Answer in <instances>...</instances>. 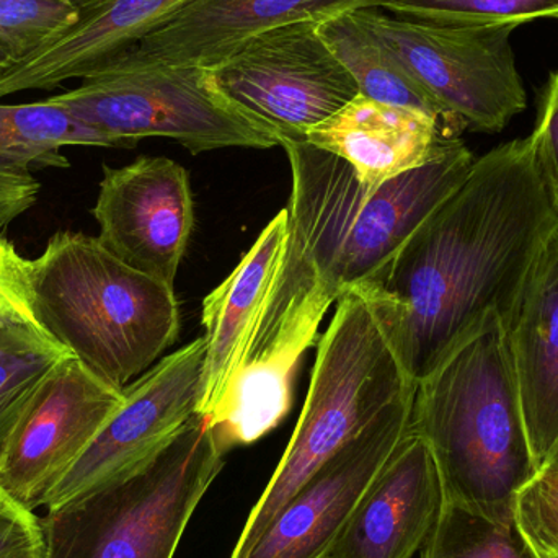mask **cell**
<instances>
[{"label":"cell","mask_w":558,"mask_h":558,"mask_svg":"<svg viewBox=\"0 0 558 558\" xmlns=\"http://www.w3.org/2000/svg\"><path fill=\"white\" fill-rule=\"evenodd\" d=\"M279 146L292 175L284 257L241 367L206 418L226 456L254 445L286 418L299 361L317 343L330 305L373 275L475 163L459 140L432 162L369 192L340 157L307 141L282 140Z\"/></svg>","instance_id":"1"},{"label":"cell","mask_w":558,"mask_h":558,"mask_svg":"<svg viewBox=\"0 0 558 558\" xmlns=\"http://www.w3.org/2000/svg\"><path fill=\"white\" fill-rule=\"evenodd\" d=\"M558 202L533 137L475 159L468 179L353 289L418 386L488 322H507Z\"/></svg>","instance_id":"2"},{"label":"cell","mask_w":558,"mask_h":558,"mask_svg":"<svg viewBox=\"0 0 558 558\" xmlns=\"http://www.w3.org/2000/svg\"><path fill=\"white\" fill-rule=\"evenodd\" d=\"M412 432L428 446L442 501L513 526L537 474L504 322L494 318L416 386Z\"/></svg>","instance_id":"3"},{"label":"cell","mask_w":558,"mask_h":558,"mask_svg":"<svg viewBox=\"0 0 558 558\" xmlns=\"http://www.w3.org/2000/svg\"><path fill=\"white\" fill-rule=\"evenodd\" d=\"M36 324L98 379L123 390L180 331L175 289L82 232H58L32 260Z\"/></svg>","instance_id":"4"},{"label":"cell","mask_w":558,"mask_h":558,"mask_svg":"<svg viewBox=\"0 0 558 558\" xmlns=\"http://www.w3.org/2000/svg\"><path fill=\"white\" fill-rule=\"evenodd\" d=\"M366 302L347 292L318 340L311 386L288 448L229 558H245L295 492L400 397L415 390Z\"/></svg>","instance_id":"5"},{"label":"cell","mask_w":558,"mask_h":558,"mask_svg":"<svg viewBox=\"0 0 558 558\" xmlns=\"http://www.w3.org/2000/svg\"><path fill=\"white\" fill-rule=\"evenodd\" d=\"M226 465L195 413L126 477L41 518L45 558H173L196 508Z\"/></svg>","instance_id":"6"},{"label":"cell","mask_w":558,"mask_h":558,"mask_svg":"<svg viewBox=\"0 0 558 558\" xmlns=\"http://www.w3.org/2000/svg\"><path fill=\"white\" fill-rule=\"evenodd\" d=\"M48 100L97 131L108 147L130 149L147 137L175 141L192 154L279 146L277 134L235 107L215 71L202 65H105Z\"/></svg>","instance_id":"7"},{"label":"cell","mask_w":558,"mask_h":558,"mask_svg":"<svg viewBox=\"0 0 558 558\" xmlns=\"http://www.w3.org/2000/svg\"><path fill=\"white\" fill-rule=\"evenodd\" d=\"M459 131L500 133L527 107L510 25H442L357 9Z\"/></svg>","instance_id":"8"},{"label":"cell","mask_w":558,"mask_h":558,"mask_svg":"<svg viewBox=\"0 0 558 558\" xmlns=\"http://www.w3.org/2000/svg\"><path fill=\"white\" fill-rule=\"evenodd\" d=\"M315 20L268 29L213 68L226 97L282 140L305 134L360 90Z\"/></svg>","instance_id":"9"},{"label":"cell","mask_w":558,"mask_h":558,"mask_svg":"<svg viewBox=\"0 0 558 558\" xmlns=\"http://www.w3.org/2000/svg\"><path fill=\"white\" fill-rule=\"evenodd\" d=\"M206 338L162 357L123 389V403L46 500L64 507L136 471L156 456L198 410Z\"/></svg>","instance_id":"10"},{"label":"cell","mask_w":558,"mask_h":558,"mask_svg":"<svg viewBox=\"0 0 558 558\" xmlns=\"http://www.w3.org/2000/svg\"><path fill=\"white\" fill-rule=\"evenodd\" d=\"M121 403L123 390L64 357L39 384L0 454V487L28 510L45 507Z\"/></svg>","instance_id":"11"},{"label":"cell","mask_w":558,"mask_h":558,"mask_svg":"<svg viewBox=\"0 0 558 558\" xmlns=\"http://www.w3.org/2000/svg\"><path fill=\"white\" fill-rule=\"evenodd\" d=\"M416 389L390 403L282 507L245 558H327L412 428Z\"/></svg>","instance_id":"12"},{"label":"cell","mask_w":558,"mask_h":558,"mask_svg":"<svg viewBox=\"0 0 558 558\" xmlns=\"http://www.w3.org/2000/svg\"><path fill=\"white\" fill-rule=\"evenodd\" d=\"M95 219L98 241L141 274L175 289L195 226L189 172L167 157L104 166Z\"/></svg>","instance_id":"13"},{"label":"cell","mask_w":558,"mask_h":558,"mask_svg":"<svg viewBox=\"0 0 558 558\" xmlns=\"http://www.w3.org/2000/svg\"><path fill=\"white\" fill-rule=\"evenodd\" d=\"M377 5L379 0H189L133 48L105 65L213 69L247 39L268 29L304 20L322 22L338 13Z\"/></svg>","instance_id":"14"},{"label":"cell","mask_w":558,"mask_h":558,"mask_svg":"<svg viewBox=\"0 0 558 558\" xmlns=\"http://www.w3.org/2000/svg\"><path fill=\"white\" fill-rule=\"evenodd\" d=\"M441 505L432 452L410 428L327 558H413L428 541Z\"/></svg>","instance_id":"15"},{"label":"cell","mask_w":558,"mask_h":558,"mask_svg":"<svg viewBox=\"0 0 558 558\" xmlns=\"http://www.w3.org/2000/svg\"><path fill=\"white\" fill-rule=\"evenodd\" d=\"M78 16L0 72V100L85 78L133 48L189 0H75Z\"/></svg>","instance_id":"16"},{"label":"cell","mask_w":558,"mask_h":558,"mask_svg":"<svg viewBox=\"0 0 558 558\" xmlns=\"http://www.w3.org/2000/svg\"><path fill=\"white\" fill-rule=\"evenodd\" d=\"M461 134L438 118L357 94L304 141L350 163L369 192L441 156Z\"/></svg>","instance_id":"17"},{"label":"cell","mask_w":558,"mask_h":558,"mask_svg":"<svg viewBox=\"0 0 558 558\" xmlns=\"http://www.w3.org/2000/svg\"><path fill=\"white\" fill-rule=\"evenodd\" d=\"M504 327L541 471L558 441V226Z\"/></svg>","instance_id":"18"},{"label":"cell","mask_w":558,"mask_h":558,"mask_svg":"<svg viewBox=\"0 0 558 558\" xmlns=\"http://www.w3.org/2000/svg\"><path fill=\"white\" fill-rule=\"evenodd\" d=\"M288 244V211H279L241 264L203 302L206 361L196 413L208 418L241 367L252 328Z\"/></svg>","instance_id":"19"},{"label":"cell","mask_w":558,"mask_h":558,"mask_svg":"<svg viewBox=\"0 0 558 558\" xmlns=\"http://www.w3.org/2000/svg\"><path fill=\"white\" fill-rule=\"evenodd\" d=\"M318 29L356 82L361 95L380 104L423 111L461 134L441 107L407 72L392 49L366 25L357 10L322 20Z\"/></svg>","instance_id":"20"},{"label":"cell","mask_w":558,"mask_h":558,"mask_svg":"<svg viewBox=\"0 0 558 558\" xmlns=\"http://www.w3.org/2000/svg\"><path fill=\"white\" fill-rule=\"evenodd\" d=\"M64 146L108 147L107 141L71 111L46 98L36 104H0V154L16 157L32 169L68 167Z\"/></svg>","instance_id":"21"},{"label":"cell","mask_w":558,"mask_h":558,"mask_svg":"<svg viewBox=\"0 0 558 558\" xmlns=\"http://www.w3.org/2000/svg\"><path fill=\"white\" fill-rule=\"evenodd\" d=\"M68 356L39 325H0V454L39 384Z\"/></svg>","instance_id":"22"},{"label":"cell","mask_w":558,"mask_h":558,"mask_svg":"<svg viewBox=\"0 0 558 558\" xmlns=\"http://www.w3.org/2000/svg\"><path fill=\"white\" fill-rule=\"evenodd\" d=\"M420 558H536L517 527L442 501Z\"/></svg>","instance_id":"23"},{"label":"cell","mask_w":558,"mask_h":558,"mask_svg":"<svg viewBox=\"0 0 558 558\" xmlns=\"http://www.w3.org/2000/svg\"><path fill=\"white\" fill-rule=\"evenodd\" d=\"M377 9L416 22L442 25H510L558 20V0H379Z\"/></svg>","instance_id":"24"},{"label":"cell","mask_w":558,"mask_h":558,"mask_svg":"<svg viewBox=\"0 0 558 558\" xmlns=\"http://www.w3.org/2000/svg\"><path fill=\"white\" fill-rule=\"evenodd\" d=\"M77 16L75 0H0V43L16 59L23 58Z\"/></svg>","instance_id":"25"},{"label":"cell","mask_w":558,"mask_h":558,"mask_svg":"<svg viewBox=\"0 0 558 558\" xmlns=\"http://www.w3.org/2000/svg\"><path fill=\"white\" fill-rule=\"evenodd\" d=\"M514 527L536 558H558V469H543L521 488Z\"/></svg>","instance_id":"26"},{"label":"cell","mask_w":558,"mask_h":558,"mask_svg":"<svg viewBox=\"0 0 558 558\" xmlns=\"http://www.w3.org/2000/svg\"><path fill=\"white\" fill-rule=\"evenodd\" d=\"M3 324H36V320L32 260L20 257L13 244L0 234V325Z\"/></svg>","instance_id":"27"},{"label":"cell","mask_w":558,"mask_h":558,"mask_svg":"<svg viewBox=\"0 0 558 558\" xmlns=\"http://www.w3.org/2000/svg\"><path fill=\"white\" fill-rule=\"evenodd\" d=\"M0 558H45L41 518L0 487Z\"/></svg>","instance_id":"28"},{"label":"cell","mask_w":558,"mask_h":558,"mask_svg":"<svg viewBox=\"0 0 558 558\" xmlns=\"http://www.w3.org/2000/svg\"><path fill=\"white\" fill-rule=\"evenodd\" d=\"M32 170L29 163L0 154V229L35 205L39 182Z\"/></svg>","instance_id":"29"},{"label":"cell","mask_w":558,"mask_h":558,"mask_svg":"<svg viewBox=\"0 0 558 558\" xmlns=\"http://www.w3.org/2000/svg\"><path fill=\"white\" fill-rule=\"evenodd\" d=\"M531 137L558 202V69L544 88L539 121Z\"/></svg>","instance_id":"30"},{"label":"cell","mask_w":558,"mask_h":558,"mask_svg":"<svg viewBox=\"0 0 558 558\" xmlns=\"http://www.w3.org/2000/svg\"><path fill=\"white\" fill-rule=\"evenodd\" d=\"M16 61L15 56L0 43V72L5 71L9 65Z\"/></svg>","instance_id":"31"},{"label":"cell","mask_w":558,"mask_h":558,"mask_svg":"<svg viewBox=\"0 0 558 558\" xmlns=\"http://www.w3.org/2000/svg\"><path fill=\"white\" fill-rule=\"evenodd\" d=\"M543 469H558V441ZM543 469H541V471H543Z\"/></svg>","instance_id":"32"},{"label":"cell","mask_w":558,"mask_h":558,"mask_svg":"<svg viewBox=\"0 0 558 558\" xmlns=\"http://www.w3.org/2000/svg\"><path fill=\"white\" fill-rule=\"evenodd\" d=\"M3 156H5V154H3Z\"/></svg>","instance_id":"33"}]
</instances>
